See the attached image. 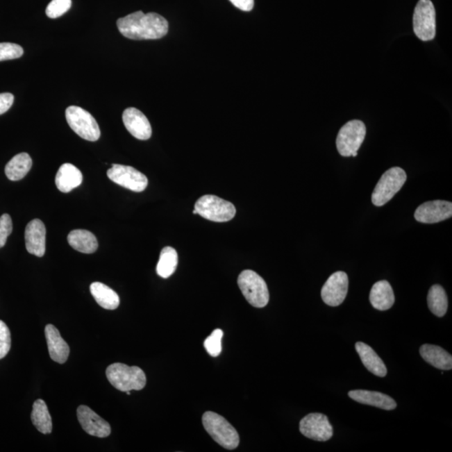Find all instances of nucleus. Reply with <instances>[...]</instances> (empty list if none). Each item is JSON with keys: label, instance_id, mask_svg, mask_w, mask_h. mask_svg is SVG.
Segmentation results:
<instances>
[{"label": "nucleus", "instance_id": "nucleus-12", "mask_svg": "<svg viewBox=\"0 0 452 452\" xmlns=\"http://www.w3.org/2000/svg\"><path fill=\"white\" fill-rule=\"evenodd\" d=\"M348 291V275L344 271H337L329 276L321 288V299L330 307H337L344 303Z\"/></svg>", "mask_w": 452, "mask_h": 452}, {"label": "nucleus", "instance_id": "nucleus-27", "mask_svg": "<svg viewBox=\"0 0 452 452\" xmlns=\"http://www.w3.org/2000/svg\"><path fill=\"white\" fill-rule=\"evenodd\" d=\"M178 253L173 247L166 246L161 251L160 260L157 265V274L162 278H169L178 267Z\"/></svg>", "mask_w": 452, "mask_h": 452}, {"label": "nucleus", "instance_id": "nucleus-3", "mask_svg": "<svg viewBox=\"0 0 452 452\" xmlns=\"http://www.w3.org/2000/svg\"><path fill=\"white\" fill-rule=\"evenodd\" d=\"M203 426L215 442L227 450H234L239 446L237 431L225 418L212 411L203 415Z\"/></svg>", "mask_w": 452, "mask_h": 452}, {"label": "nucleus", "instance_id": "nucleus-35", "mask_svg": "<svg viewBox=\"0 0 452 452\" xmlns=\"http://www.w3.org/2000/svg\"><path fill=\"white\" fill-rule=\"evenodd\" d=\"M237 9L242 11H251L254 8V0H230Z\"/></svg>", "mask_w": 452, "mask_h": 452}, {"label": "nucleus", "instance_id": "nucleus-18", "mask_svg": "<svg viewBox=\"0 0 452 452\" xmlns=\"http://www.w3.org/2000/svg\"><path fill=\"white\" fill-rule=\"evenodd\" d=\"M349 396L360 404L377 407L382 410H393L397 407L393 398L377 391L351 390L349 392Z\"/></svg>", "mask_w": 452, "mask_h": 452}, {"label": "nucleus", "instance_id": "nucleus-28", "mask_svg": "<svg viewBox=\"0 0 452 452\" xmlns=\"http://www.w3.org/2000/svg\"><path fill=\"white\" fill-rule=\"evenodd\" d=\"M427 304L434 315L439 317L445 316L448 308V299L446 292L442 286L434 285L430 287L427 296Z\"/></svg>", "mask_w": 452, "mask_h": 452}, {"label": "nucleus", "instance_id": "nucleus-10", "mask_svg": "<svg viewBox=\"0 0 452 452\" xmlns=\"http://www.w3.org/2000/svg\"><path fill=\"white\" fill-rule=\"evenodd\" d=\"M107 174L112 182L133 192H142L149 184L148 178L131 166L112 165Z\"/></svg>", "mask_w": 452, "mask_h": 452}, {"label": "nucleus", "instance_id": "nucleus-36", "mask_svg": "<svg viewBox=\"0 0 452 452\" xmlns=\"http://www.w3.org/2000/svg\"><path fill=\"white\" fill-rule=\"evenodd\" d=\"M193 214H194V215H197V214H198L197 210H194V211H193Z\"/></svg>", "mask_w": 452, "mask_h": 452}, {"label": "nucleus", "instance_id": "nucleus-30", "mask_svg": "<svg viewBox=\"0 0 452 452\" xmlns=\"http://www.w3.org/2000/svg\"><path fill=\"white\" fill-rule=\"evenodd\" d=\"M71 7L72 0H52L47 8L46 14L51 19L59 18L66 14Z\"/></svg>", "mask_w": 452, "mask_h": 452}, {"label": "nucleus", "instance_id": "nucleus-11", "mask_svg": "<svg viewBox=\"0 0 452 452\" xmlns=\"http://www.w3.org/2000/svg\"><path fill=\"white\" fill-rule=\"evenodd\" d=\"M300 433L317 442H327L333 435V429L325 415L312 413L301 419Z\"/></svg>", "mask_w": 452, "mask_h": 452}, {"label": "nucleus", "instance_id": "nucleus-21", "mask_svg": "<svg viewBox=\"0 0 452 452\" xmlns=\"http://www.w3.org/2000/svg\"><path fill=\"white\" fill-rule=\"evenodd\" d=\"M356 351L361 358L362 363L370 373L378 377H385L386 366L374 350L368 344L358 342L355 344Z\"/></svg>", "mask_w": 452, "mask_h": 452}, {"label": "nucleus", "instance_id": "nucleus-22", "mask_svg": "<svg viewBox=\"0 0 452 452\" xmlns=\"http://www.w3.org/2000/svg\"><path fill=\"white\" fill-rule=\"evenodd\" d=\"M419 353L427 363L442 370L452 369V356L439 346L424 344L419 349Z\"/></svg>", "mask_w": 452, "mask_h": 452}, {"label": "nucleus", "instance_id": "nucleus-6", "mask_svg": "<svg viewBox=\"0 0 452 452\" xmlns=\"http://www.w3.org/2000/svg\"><path fill=\"white\" fill-rule=\"evenodd\" d=\"M405 171L400 167H394L382 175L372 194V203L380 207L388 203L405 185Z\"/></svg>", "mask_w": 452, "mask_h": 452}, {"label": "nucleus", "instance_id": "nucleus-31", "mask_svg": "<svg viewBox=\"0 0 452 452\" xmlns=\"http://www.w3.org/2000/svg\"><path fill=\"white\" fill-rule=\"evenodd\" d=\"M23 54V48L17 44L0 43V62L18 59Z\"/></svg>", "mask_w": 452, "mask_h": 452}, {"label": "nucleus", "instance_id": "nucleus-5", "mask_svg": "<svg viewBox=\"0 0 452 452\" xmlns=\"http://www.w3.org/2000/svg\"><path fill=\"white\" fill-rule=\"evenodd\" d=\"M194 210L203 218L214 222L230 221L236 214L233 203L211 194L199 198L195 203Z\"/></svg>", "mask_w": 452, "mask_h": 452}, {"label": "nucleus", "instance_id": "nucleus-19", "mask_svg": "<svg viewBox=\"0 0 452 452\" xmlns=\"http://www.w3.org/2000/svg\"><path fill=\"white\" fill-rule=\"evenodd\" d=\"M83 176L80 169L71 164L60 167L56 176V185L60 192L69 193L83 183Z\"/></svg>", "mask_w": 452, "mask_h": 452}, {"label": "nucleus", "instance_id": "nucleus-14", "mask_svg": "<svg viewBox=\"0 0 452 452\" xmlns=\"http://www.w3.org/2000/svg\"><path fill=\"white\" fill-rule=\"evenodd\" d=\"M77 418L83 429L92 437L105 438L112 433L111 426L88 406L80 405Z\"/></svg>", "mask_w": 452, "mask_h": 452}, {"label": "nucleus", "instance_id": "nucleus-23", "mask_svg": "<svg viewBox=\"0 0 452 452\" xmlns=\"http://www.w3.org/2000/svg\"><path fill=\"white\" fill-rule=\"evenodd\" d=\"M69 245L73 249L85 254H92L99 248V242L94 235L85 230H75L69 233Z\"/></svg>", "mask_w": 452, "mask_h": 452}, {"label": "nucleus", "instance_id": "nucleus-24", "mask_svg": "<svg viewBox=\"0 0 452 452\" xmlns=\"http://www.w3.org/2000/svg\"><path fill=\"white\" fill-rule=\"evenodd\" d=\"M97 304L107 310H115L120 304L119 296L112 288L101 283H93L90 287Z\"/></svg>", "mask_w": 452, "mask_h": 452}, {"label": "nucleus", "instance_id": "nucleus-25", "mask_svg": "<svg viewBox=\"0 0 452 452\" xmlns=\"http://www.w3.org/2000/svg\"><path fill=\"white\" fill-rule=\"evenodd\" d=\"M32 160L26 153L15 156L6 166V174L11 181H19L31 169Z\"/></svg>", "mask_w": 452, "mask_h": 452}, {"label": "nucleus", "instance_id": "nucleus-13", "mask_svg": "<svg viewBox=\"0 0 452 452\" xmlns=\"http://www.w3.org/2000/svg\"><path fill=\"white\" fill-rule=\"evenodd\" d=\"M452 217V203L445 201H428L419 206L415 212L418 222L435 224Z\"/></svg>", "mask_w": 452, "mask_h": 452}, {"label": "nucleus", "instance_id": "nucleus-20", "mask_svg": "<svg viewBox=\"0 0 452 452\" xmlns=\"http://www.w3.org/2000/svg\"><path fill=\"white\" fill-rule=\"evenodd\" d=\"M372 306L380 311L389 310L394 303V294L392 287L387 281H380L372 287L369 295Z\"/></svg>", "mask_w": 452, "mask_h": 452}, {"label": "nucleus", "instance_id": "nucleus-29", "mask_svg": "<svg viewBox=\"0 0 452 452\" xmlns=\"http://www.w3.org/2000/svg\"><path fill=\"white\" fill-rule=\"evenodd\" d=\"M223 337V331L221 329H215V331L211 333L210 337H208L205 341V348L208 353L210 356L217 357L221 354L222 347H221V340Z\"/></svg>", "mask_w": 452, "mask_h": 452}, {"label": "nucleus", "instance_id": "nucleus-26", "mask_svg": "<svg viewBox=\"0 0 452 452\" xmlns=\"http://www.w3.org/2000/svg\"><path fill=\"white\" fill-rule=\"evenodd\" d=\"M32 423L40 433L51 434L52 433V419L49 413L48 407L42 400L35 401L31 413Z\"/></svg>", "mask_w": 452, "mask_h": 452}, {"label": "nucleus", "instance_id": "nucleus-32", "mask_svg": "<svg viewBox=\"0 0 452 452\" xmlns=\"http://www.w3.org/2000/svg\"><path fill=\"white\" fill-rule=\"evenodd\" d=\"M11 348L10 331L6 323L0 320V360L5 358Z\"/></svg>", "mask_w": 452, "mask_h": 452}, {"label": "nucleus", "instance_id": "nucleus-2", "mask_svg": "<svg viewBox=\"0 0 452 452\" xmlns=\"http://www.w3.org/2000/svg\"><path fill=\"white\" fill-rule=\"evenodd\" d=\"M106 374L110 384L118 390L127 392L144 388L147 378L144 371L137 366L115 363L108 366Z\"/></svg>", "mask_w": 452, "mask_h": 452}, {"label": "nucleus", "instance_id": "nucleus-17", "mask_svg": "<svg viewBox=\"0 0 452 452\" xmlns=\"http://www.w3.org/2000/svg\"><path fill=\"white\" fill-rule=\"evenodd\" d=\"M44 335L51 360L59 364L66 363L70 354V348L60 336L59 330L54 325L48 324L44 328Z\"/></svg>", "mask_w": 452, "mask_h": 452}, {"label": "nucleus", "instance_id": "nucleus-33", "mask_svg": "<svg viewBox=\"0 0 452 452\" xmlns=\"http://www.w3.org/2000/svg\"><path fill=\"white\" fill-rule=\"evenodd\" d=\"M13 231V222L10 215L5 214L0 217V248L6 246L7 239Z\"/></svg>", "mask_w": 452, "mask_h": 452}, {"label": "nucleus", "instance_id": "nucleus-1", "mask_svg": "<svg viewBox=\"0 0 452 452\" xmlns=\"http://www.w3.org/2000/svg\"><path fill=\"white\" fill-rule=\"evenodd\" d=\"M117 26L124 37L135 40L161 39L169 31V23L165 18L142 11L117 19Z\"/></svg>", "mask_w": 452, "mask_h": 452}, {"label": "nucleus", "instance_id": "nucleus-15", "mask_svg": "<svg viewBox=\"0 0 452 452\" xmlns=\"http://www.w3.org/2000/svg\"><path fill=\"white\" fill-rule=\"evenodd\" d=\"M123 121L126 128L137 140H148L152 136L149 121L140 110L134 108L126 109Z\"/></svg>", "mask_w": 452, "mask_h": 452}, {"label": "nucleus", "instance_id": "nucleus-9", "mask_svg": "<svg viewBox=\"0 0 452 452\" xmlns=\"http://www.w3.org/2000/svg\"><path fill=\"white\" fill-rule=\"evenodd\" d=\"M413 28L415 35L423 42H430L435 37V10L430 0H419L413 16Z\"/></svg>", "mask_w": 452, "mask_h": 452}, {"label": "nucleus", "instance_id": "nucleus-4", "mask_svg": "<svg viewBox=\"0 0 452 452\" xmlns=\"http://www.w3.org/2000/svg\"><path fill=\"white\" fill-rule=\"evenodd\" d=\"M238 286L251 306L266 307L270 299L268 287L264 279L251 270H245L238 276Z\"/></svg>", "mask_w": 452, "mask_h": 452}, {"label": "nucleus", "instance_id": "nucleus-7", "mask_svg": "<svg viewBox=\"0 0 452 452\" xmlns=\"http://www.w3.org/2000/svg\"><path fill=\"white\" fill-rule=\"evenodd\" d=\"M66 117L69 126L77 135L91 142L99 140L101 130L91 113L77 106H71L67 109Z\"/></svg>", "mask_w": 452, "mask_h": 452}, {"label": "nucleus", "instance_id": "nucleus-8", "mask_svg": "<svg viewBox=\"0 0 452 452\" xmlns=\"http://www.w3.org/2000/svg\"><path fill=\"white\" fill-rule=\"evenodd\" d=\"M366 135V127L360 120H352L346 124L337 134L336 145L340 156L351 157L358 153Z\"/></svg>", "mask_w": 452, "mask_h": 452}, {"label": "nucleus", "instance_id": "nucleus-16", "mask_svg": "<svg viewBox=\"0 0 452 452\" xmlns=\"http://www.w3.org/2000/svg\"><path fill=\"white\" fill-rule=\"evenodd\" d=\"M47 229L44 223L35 219L28 224L24 232L26 250L28 253L42 258L46 253Z\"/></svg>", "mask_w": 452, "mask_h": 452}, {"label": "nucleus", "instance_id": "nucleus-34", "mask_svg": "<svg viewBox=\"0 0 452 452\" xmlns=\"http://www.w3.org/2000/svg\"><path fill=\"white\" fill-rule=\"evenodd\" d=\"M15 97L11 93H1L0 94V115L6 113L14 103Z\"/></svg>", "mask_w": 452, "mask_h": 452}]
</instances>
